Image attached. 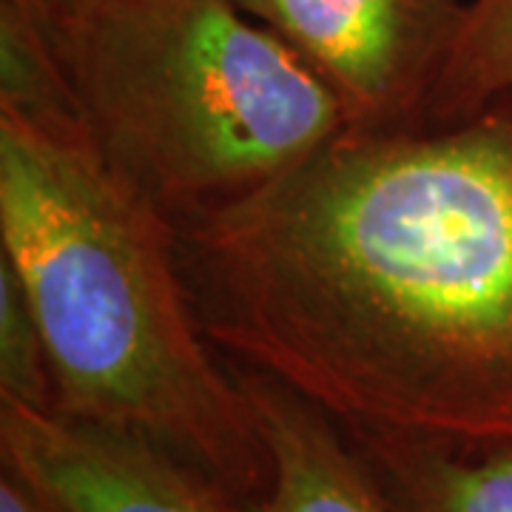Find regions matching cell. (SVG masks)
I'll return each mask as SVG.
<instances>
[{
	"label": "cell",
	"instance_id": "6da1fadb",
	"mask_svg": "<svg viewBox=\"0 0 512 512\" xmlns=\"http://www.w3.org/2000/svg\"><path fill=\"white\" fill-rule=\"evenodd\" d=\"M177 231L200 325L345 427L512 439V94L353 131Z\"/></svg>",
	"mask_w": 512,
	"mask_h": 512
},
{
	"label": "cell",
	"instance_id": "7a4b0ae2",
	"mask_svg": "<svg viewBox=\"0 0 512 512\" xmlns=\"http://www.w3.org/2000/svg\"><path fill=\"white\" fill-rule=\"evenodd\" d=\"M0 256L43 333L63 419L131 433L245 501L268 453L185 285L177 231L92 140L0 114Z\"/></svg>",
	"mask_w": 512,
	"mask_h": 512
},
{
	"label": "cell",
	"instance_id": "3957f363",
	"mask_svg": "<svg viewBox=\"0 0 512 512\" xmlns=\"http://www.w3.org/2000/svg\"><path fill=\"white\" fill-rule=\"evenodd\" d=\"M103 163L174 228L251 197L345 128L237 0H26Z\"/></svg>",
	"mask_w": 512,
	"mask_h": 512
},
{
	"label": "cell",
	"instance_id": "277c9868",
	"mask_svg": "<svg viewBox=\"0 0 512 512\" xmlns=\"http://www.w3.org/2000/svg\"><path fill=\"white\" fill-rule=\"evenodd\" d=\"M291 46L353 131L427 123L470 0H237Z\"/></svg>",
	"mask_w": 512,
	"mask_h": 512
},
{
	"label": "cell",
	"instance_id": "5b68a950",
	"mask_svg": "<svg viewBox=\"0 0 512 512\" xmlns=\"http://www.w3.org/2000/svg\"><path fill=\"white\" fill-rule=\"evenodd\" d=\"M0 461L69 512H245L151 441L20 404L0 402Z\"/></svg>",
	"mask_w": 512,
	"mask_h": 512
},
{
	"label": "cell",
	"instance_id": "8992f818",
	"mask_svg": "<svg viewBox=\"0 0 512 512\" xmlns=\"http://www.w3.org/2000/svg\"><path fill=\"white\" fill-rule=\"evenodd\" d=\"M231 367L268 453V481L242 501L245 512H399L330 413L268 373Z\"/></svg>",
	"mask_w": 512,
	"mask_h": 512
},
{
	"label": "cell",
	"instance_id": "52a82bcc",
	"mask_svg": "<svg viewBox=\"0 0 512 512\" xmlns=\"http://www.w3.org/2000/svg\"><path fill=\"white\" fill-rule=\"evenodd\" d=\"M345 430L399 512H512V439Z\"/></svg>",
	"mask_w": 512,
	"mask_h": 512
},
{
	"label": "cell",
	"instance_id": "ba28073f",
	"mask_svg": "<svg viewBox=\"0 0 512 512\" xmlns=\"http://www.w3.org/2000/svg\"><path fill=\"white\" fill-rule=\"evenodd\" d=\"M0 114L57 137L92 140L69 80L26 0H0Z\"/></svg>",
	"mask_w": 512,
	"mask_h": 512
},
{
	"label": "cell",
	"instance_id": "9c48e42d",
	"mask_svg": "<svg viewBox=\"0 0 512 512\" xmlns=\"http://www.w3.org/2000/svg\"><path fill=\"white\" fill-rule=\"evenodd\" d=\"M501 94H512V0H470L427 123L464 117Z\"/></svg>",
	"mask_w": 512,
	"mask_h": 512
},
{
	"label": "cell",
	"instance_id": "30bf717a",
	"mask_svg": "<svg viewBox=\"0 0 512 512\" xmlns=\"http://www.w3.org/2000/svg\"><path fill=\"white\" fill-rule=\"evenodd\" d=\"M0 402L52 413L55 390L43 333L18 274L0 256Z\"/></svg>",
	"mask_w": 512,
	"mask_h": 512
},
{
	"label": "cell",
	"instance_id": "8fae6325",
	"mask_svg": "<svg viewBox=\"0 0 512 512\" xmlns=\"http://www.w3.org/2000/svg\"><path fill=\"white\" fill-rule=\"evenodd\" d=\"M0 512H69L15 467H0Z\"/></svg>",
	"mask_w": 512,
	"mask_h": 512
}]
</instances>
